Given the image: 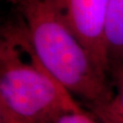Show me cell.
<instances>
[{"label":"cell","instance_id":"3","mask_svg":"<svg viewBox=\"0 0 123 123\" xmlns=\"http://www.w3.org/2000/svg\"><path fill=\"white\" fill-rule=\"evenodd\" d=\"M73 34L93 61L109 76L105 26L109 0H57Z\"/></svg>","mask_w":123,"mask_h":123},{"label":"cell","instance_id":"1","mask_svg":"<svg viewBox=\"0 0 123 123\" xmlns=\"http://www.w3.org/2000/svg\"><path fill=\"white\" fill-rule=\"evenodd\" d=\"M37 58L49 74L88 107L112 99L108 75L73 34L57 0H12Z\"/></svg>","mask_w":123,"mask_h":123},{"label":"cell","instance_id":"5","mask_svg":"<svg viewBox=\"0 0 123 123\" xmlns=\"http://www.w3.org/2000/svg\"><path fill=\"white\" fill-rule=\"evenodd\" d=\"M109 76L111 78V83L114 88V93L110 103L115 110L123 115V66L112 68Z\"/></svg>","mask_w":123,"mask_h":123},{"label":"cell","instance_id":"9","mask_svg":"<svg viewBox=\"0 0 123 123\" xmlns=\"http://www.w3.org/2000/svg\"><path fill=\"white\" fill-rule=\"evenodd\" d=\"M0 123H6L4 114H3V110H2V107H1V103H0Z\"/></svg>","mask_w":123,"mask_h":123},{"label":"cell","instance_id":"8","mask_svg":"<svg viewBox=\"0 0 123 123\" xmlns=\"http://www.w3.org/2000/svg\"><path fill=\"white\" fill-rule=\"evenodd\" d=\"M0 103H1V107H2V110H3V114H4L6 123H31L14 114L11 110H9L6 107V105L2 102L1 99H0Z\"/></svg>","mask_w":123,"mask_h":123},{"label":"cell","instance_id":"7","mask_svg":"<svg viewBox=\"0 0 123 123\" xmlns=\"http://www.w3.org/2000/svg\"><path fill=\"white\" fill-rule=\"evenodd\" d=\"M54 123H98L83 110L71 111L61 115Z\"/></svg>","mask_w":123,"mask_h":123},{"label":"cell","instance_id":"4","mask_svg":"<svg viewBox=\"0 0 123 123\" xmlns=\"http://www.w3.org/2000/svg\"><path fill=\"white\" fill-rule=\"evenodd\" d=\"M109 73L123 66V0H109L105 26Z\"/></svg>","mask_w":123,"mask_h":123},{"label":"cell","instance_id":"6","mask_svg":"<svg viewBox=\"0 0 123 123\" xmlns=\"http://www.w3.org/2000/svg\"><path fill=\"white\" fill-rule=\"evenodd\" d=\"M110 101L89 107L91 115H94L101 123H123V115L115 110Z\"/></svg>","mask_w":123,"mask_h":123},{"label":"cell","instance_id":"2","mask_svg":"<svg viewBox=\"0 0 123 123\" xmlns=\"http://www.w3.org/2000/svg\"><path fill=\"white\" fill-rule=\"evenodd\" d=\"M0 99L31 123H54L61 115L82 110L41 64L20 17L0 25Z\"/></svg>","mask_w":123,"mask_h":123}]
</instances>
